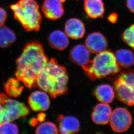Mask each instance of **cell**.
Returning a JSON list of instances; mask_svg holds the SVG:
<instances>
[{"label": "cell", "mask_w": 134, "mask_h": 134, "mask_svg": "<svg viewBox=\"0 0 134 134\" xmlns=\"http://www.w3.org/2000/svg\"><path fill=\"white\" fill-rule=\"evenodd\" d=\"M117 63L121 68L128 69L134 65V54L129 49H118L114 54Z\"/></svg>", "instance_id": "obj_18"}, {"label": "cell", "mask_w": 134, "mask_h": 134, "mask_svg": "<svg viewBox=\"0 0 134 134\" xmlns=\"http://www.w3.org/2000/svg\"><path fill=\"white\" fill-rule=\"evenodd\" d=\"M69 76L66 68L59 64L56 59H51L41 72L36 86L52 97L65 95L68 92Z\"/></svg>", "instance_id": "obj_2"}, {"label": "cell", "mask_w": 134, "mask_h": 134, "mask_svg": "<svg viewBox=\"0 0 134 134\" xmlns=\"http://www.w3.org/2000/svg\"><path fill=\"white\" fill-rule=\"evenodd\" d=\"M58 121L59 123L58 130L61 134H74L80 130V122L73 116L60 115L58 117Z\"/></svg>", "instance_id": "obj_13"}, {"label": "cell", "mask_w": 134, "mask_h": 134, "mask_svg": "<svg viewBox=\"0 0 134 134\" xmlns=\"http://www.w3.org/2000/svg\"><path fill=\"white\" fill-rule=\"evenodd\" d=\"M18 132V126L12 122L4 123L0 125V134H16Z\"/></svg>", "instance_id": "obj_23"}, {"label": "cell", "mask_w": 134, "mask_h": 134, "mask_svg": "<svg viewBox=\"0 0 134 134\" xmlns=\"http://www.w3.org/2000/svg\"><path fill=\"white\" fill-rule=\"evenodd\" d=\"M94 93L98 101L106 104L112 103L115 96L114 87L108 84L99 85Z\"/></svg>", "instance_id": "obj_17"}, {"label": "cell", "mask_w": 134, "mask_h": 134, "mask_svg": "<svg viewBox=\"0 0 134 134\" xmlns=\"http://www.w3.org/2000/svg\"><path fill=\"white\" fill-rule=\"evenodd\" d=\"M7 18V12L3 8L0 7V27L4 25Z\"/></svg>", "instance_id": "obj_24"}, {"label": "cell", "mask_w": 134, "mask_h": 134, "mask_svg": "<svg viewBox=\"0 0 134 134\" xmlns=\"http://www.w3.org/2000/svg\"><path fill=\"white\" fill-rule=\"evenodd\" d=\"M85 46L91 53H97L107 49L108 43L103 34L95 32L89 34L85 41Z\"/></svg>", "instance_id": "obj_9"}, {"label": "cell", "mask_w": 134, "mask_h": 134, "mask_svg": "<svg viewBox=\"0 0 134 134\" xmlns=\"http://www.w3.org/2000/svg\"><path fill=\"white\" fill-rule=\"evenodd\" d=\"M76 1H79V0H76Z\"/></svg>", "instance_id": "obj_30"}, {"label": "cell", "mask_w": 134, "mask_h": 134, "mask_svg": "<svg viewBox=\"0 0 134 134\" xmlns=\"http://www.w3.org/2000/svg\"><path fill=\"white\" fill-rule=\"evenodd\" d=\"M14 18L27 32L38 31L43 18L39 5L35 0H19L10 5Z\"/></svg>", "instance_id": "obj_3"}, {"label": "cell", "mask_w": 134, "mask_h": 134, "mask_svg": "<svg viewBox=\"0 0 134 134\" xmlns=\"http://www.w3.org/2000/svg\"><path fill=\"white\" fill-rule=\"evenodd\" d=\"M30 109L24 103L0 93V125L27 116Z\"/></svg>", "instance_id": "obj_6"}, {"label": "cell", "mask_w": 134, "mask_h": 134, "mask_svg": "<svg viewBox=\"0 0 134 134\" xmlns=\"http://www.w3.org/2000/svg\"><path fill=\"white\" fill-rule=\"evenodd\" d=\"M41 10L47 19L54 21L62 18L65 13L60 0H44Z\"/></svg>", "instance_id": "obj_8"}, {"label": "cell", "mask_w": 134, "mask_h": 134, "mask_svg": "<svg viewBox=\"0 0 134 134\" xmlns=\"http://www.w3.org/2000/svg\"><path fill=\"white\" fill-rule=\"evenodd\" d=\"M38 120L37 119H33L31 120V122H30V124L31 125H33V126H35V125L37 124V121H38Z\"/></svg>", "instance_id": "obj_28"}, {"label": "cell", "mask_w": 134, "mask_h": 134, "mask_svg": "<svg viewBox=\"0 0 134 134\" xmlns=\"http://www.w3.org/2000/svg\"><path fill=\"white\" fill-rule=\"evenodd\" d=\"M126 6L131 12L134 14V0H126Z\"/></svg>", "instance_id": "obj_26"}, {"label": "cell", "mask_w": 134, "mask_h": 134, "mask_svg": "<svg viewBox=\"0 0 134 134\" xmlns=\"http://www.w3.org/2000/svg\"><path fill=\"white\" fill-rule=\"evenodd\" d=\"M118 18V14L115 13H111L108 16V20L110 23L112 24H115L116 23Z\"/></svg>", "instance_id": "obj_25"}, {"label": "cell", "mask_w": 134, "mask_h": 134, "mask_svg": "<svg viewBox=\"0 0 134 134\" xmlns=\"http://www.w3.org/2000/svg\"><path fill=\"white\" fill-rule=\"evenodd\" d=\"M43 46L38 40L29 42L16 60V79L27 87H35L37 79L48 62Z\"/></svg>", "instance_id": "obj_1"}, {"label": "cell", "mask_w": 134, "mask_h": 134, "mask_svg": "<svg viewBox=\"0 0 134 134\" xmlns=\"http://www.w3.org/2000/svg\"><path fill=\"white\" fill-rule=\"evenodd\" d=\"M111 113V108L109 105L101 103L96 105L91 116L95 124L104 125L109 122Z\"/></svg>", "instance_id": "obj_14"}, {"label": "cell", "mask_w": 134, "mask_h": 134, "mask_svg": "<svg viewBox=\"0 0 134 134\" xmlns=\"http://www.w3.org/2000/svg\"><path fill=\"white\" fill-rule=\"evenodd\" d=\"M132 117L130 113L124 108L119 107L111 113L110 123L115 132L121 133L126 132L132 125Z\"/></svg>", "instance_id": "obj_7"}, {"label": "cell", "mask_w": 134, "mask_h": 134, "mask_svg": "<svg viewBox=\"0 0 134 134\" xmlns=\"http://www.w3.org/2000/svg\"><path fill=\"white\" fill-rule=\"evenodd\" d=\"M28 103L32 110L35 111H44L50 106V100L47 92L43 90L34 91L30 94Z\"/></svg>", "instance_id": "obj_10"}, {"label": "cell", "mask_w": 134, "mask_h": 134, "mask_svg": "<svg viewBox=\"0 0 134 134\" xmlns=\"http://www.w3.org/2000/svg\"><path fill=\"white\" fill-rule=\"evenodd\" d=\"M121 37L125 43L134 49V24L125 30Z\"/></svg>", "instance_id": "obj_22"}, {"label": "cell", "mask_w": 134, "mask_h": 134, "mask_svg": "<svg viewBox=\"0 0 134 134\" xmlns=\"http://www.w3.org/2000/svg\"><path fill=\"white\" fill-rule=\"evenodd\" d=\"M16 40V35L11 29L4 25L0 27V47H10Z\"/></svg>", "instance_id": "obj_19"}, {"label": "cell", "mask_w": 134, "mask_h": 134, "mask_svg": "<svg viewBox=\"0 0 134 134\" xmlns=\"http://www.w3.org/2000/svg\"><path fill=\"white\" fill-rule=\"evenodd\" d=\"M60 1H61V2L63 3L65 2V1H66V0H60Z\"/></svg>", "instance_id": "obj_29"}, {"label": "cell", "mask_w": 134, "mask_h": 134, "mask_svg": "<svg viewBox=\"0 0 134 134\" xmlns=\"http://www.w3.org/2000/svg\"><path fill=\"white\" fill-rule=\"evenodd\" d=\"M82 68L92 81L115 75L121 71L115 54L110 50L106 49L97 53L93 59Z\"/></svg>", "instance_id": "obj_4"}, {"label": "cell", "mask_w": 134, "mask_h": 134, "mask_svg": "<svg viewBox=\"0 0 134 134\" xmlns=\"http://www.w3.org/2000/svg\"><path fill=\"white\" fill-rule=\"evenodd\" d=\"M36 134H57L59 130L57 125L50 121H46L41 123L36 129Z\"/></svg>", "instance_id": "obj_21"}, {"label": "cell", "mask_w": 134, "mask_h": 134, "mask_svg": "<svg viewBox=\"0 0 134 134\" xmlns=\"http://www.w3.org/2000/svg\"><path fill=\"white\" fill-rule=\"evenodd\" d=\"M117 98L128 106H134V70L121 72L114 82Z\"/></svg>", "instance_id": "obj_5"}, {"label": "cell", "mask_w": 134, "mask_h": 134, "mask_svg": "<svg viewBox=\"0 0 134 134\" xmlns=\"http://www.w3.org/2000/svg\"><path fill=\"white\" fill-rule=\"evenodd\" d=\"M19 82L17 79L10 78L6 82L4 85L5 91L9 96L16 97L20 96L24 87Z\"/></svg>", "instance_id": "obj_20"}, {"label": "cell", "mask_w": 134, "mask_h": 134, "mask_svg": "<svg viewBox=\"0 0 134 134\" xmlns=\"http://www.w3.org/2000/svg\"><path fill=\"white\" fill-rule=\"evenodd\" d=\"M84 8L88 16L92 19L104 16L105 8L103 0H84Z\"/></svg>", "instance_id": "obj_15"}, {"label": "cell", "mask_w": 134, "mask_h": 134, "mask_svg": "<svg viewBox=\"0 0 134 134\" xmlns=\"http://www.w3.org/2000/svg\"><path fill=\"white\" fill-rule=\"evenodd\" d=\"M91 52L86 46L79 44L74 46L70 50L69 58L75 64L82 67L89 63L90 60Z\"/></svg>", "instance_id": "obj_11"}, {"label": "cell", "mask_w": 134, "mask_h": 134, "mask_svg": "<svg viewBox=\"0 0 134 134\" xmlns=\"http://www.w3.org/2000/svg\"><path fill=\"white\" fill-rule=\"evenodd\" d=\"M64 30L68 37L72 39L78 40L84 37L86 28L81 20L77 18H71L66 21Z\"/></svg>", "instance_id": "obj_12"}, {"label": "cell", "mask_w": 134, "mask_h": 134, "mask_svg": "<svg viewBox=\"0 0 134 134\" xmlns=\"http://www.w3.org/2000/svg\"><path fill=\"white\" fill-rule=\"evenodd\" d=\"M48 40L50 46L58 51L64 50L70 43L66 34L59 30L53 31L49 35Z\"/></svg>", "instance_id": "obj_16"}, {"label": "cell", "mask_w": 134, "mask_h": 134, "mask_svg": "<svg viewBox=\"0 0 134 134\" xmlns=\"http://www.w3.org/2000/svg\"><path fill=\"white\" fill-rule=\"evenodd\" d=\"M45 118V115L43 113H41L38 115L37 120L41 122L43 121V120H44Z\"/></svg>", "instance_id": "obj_27"}]
</instances>
